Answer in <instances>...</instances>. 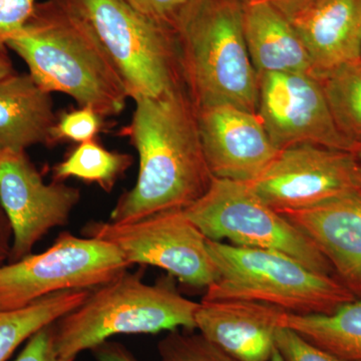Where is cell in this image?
Listing matches in <instances>:
<instances>
[{
    "label": "cell",
    "mask_w": 361,
    "mask_h": 361,
    "mask_svg": "<svg viewBox=\"0 0 361 361\" xmlns=\"http://www.w3.org/2000/svg\"><path fill=\"white\" fill-rule=\"evenodd\" d=\"M134 102L132 121L120 135L139 154V175L111 211L110 221L118 224L184 210L208 191L214 178L202 148L197 108L186 85Z\"/></svg>",
    "instance_id": "obj_1"
},
{
    "label": "cell",
    "mask_w": 361,
    "mask_h": 361,
    "mask_svg": "<svg viewBox=\"0 0 361 361\" xmlns=\"http://www.w3.org/2000/svg\"><path fill=\"white\" fill-rule=\"evenodd\" d=\"M49 92H63L104 118L121 115L128 96L96 39L54 0L35 4L32 16L6 44Z\"/></svg>",
    "instance_id": "obj_2"
},
{
    "label": "cell",
    "mask_w": 361,
    "mask_h": 361,
    "mask_svg": "<svg viewBox=\"0 0 361 361\" xmlns=\"http://www.w3.org/2000/svg\"><path fill=\"white\" fill-rule=\"evenodd\" d=\"M142 271H126L90 291L78 308L54 323L56 353L66 360L118 334H156L196 329L200 303L180 295L169 279L149 285Z\"/></svg>",
    "instance_id": "obj_3"
},
{
    "label": "cell",
    "mask_w": 361,
    "mask_h": 361,
    "mask_svg": "<svg viewBox=\"0 0 361 361\" xmlns=\"http://www.w3.org/2000/svg\"><path fill=\"white\" fill-rule=\"evenodd\" d=\"M183 80L197 109L256 113L258 73L247 49L241 0H197L178 33Z\"/></svg>",
    "instance_id": "obj_4"
},
{
    "label": "cell",
    "mask_w": 361,
    "mask_h": 361,
    "mask_svg": "<svg viewBox=\"0 0 361 361\" xmlns=\"http://www.w3.org/2000/svg\"><path fill=\"white\" fill-rule=\"evenodd\" d=\"M215 281L202 300L254 301L292 314H329L357 296L338 278L306 267L281 252L207 240Z\"/></svg>",
    "instance_id": "obj_5"
},
{
    "label": "cell",
    "mask_w": 361,
    "mask_h": 361,
    "mask_svg": "<svg viewBox=\"0 0 361 361\" xmlns=\"http://www.w3.org/2000/svg\"><path fill=\"white\" fill-rule=\"evenodd\" d=\"M80 21L111 61L128 96L157 97L185 85L178 35L123 0H54Z\"/></svg>",
    "instance_id": "obj_6"
},
{
    "label": "cell",
    "mask_w": 361,
    "mask_h": 361,
    "mask_svg": "<svg viewBox=\"0 0 361 361\" xmlns=\"http://www.w3.org/2000/svg\"><path fill=\"white\" fill-rule=\"evenodd\" d=\"M184 213L207 239L281 252L310 270L334 276L315 244L247 183L213 178L208 191Z\"/></svg>",
    "instance_id": "obj_7"
},
{
    "label": "cell",
    "mask_w": 361,
    "mask_h": 361,
    "mask_svg": "<svg viewBox=\"0 0 361 361\" xmlns=\"http://www.w3.org/2000/svg\"><path fill=\"white\" fill-rule=\"evenodd\" d=\"M130 266L108 242L63 232L42 253L0 266V310H20L59 292L94 290Z\"/></svg>",
    "instance_id": "obj_8"
},
{
    "label": "cell",
    "mask_w": 361,
    "mask_h": 361,
    "mask_svg": "<svg viewBox=\"0 0 361 361\" xmlns=\"http://www.w3.org/2000/svg\"><path fill=\"white\" fill-rule=\"evenodd\" d=\"M85 237L108 242L130 265L155 266L193 288H208L217 277L207 239L184 210L154 214L134 222H90Z\"/></svg>",
    "instance_id": "obj_9"
},
{
    "label": "cell",
    "mask_w": 361,
    "mask_h": 361,
    "mask_svg": "<svg viewBox=\"0 0 361 361\" xmlns=\"http://www.w3.org/2000/svg\"><path fill=\"white\" fill-rule=\"evenodd\" d=\"M278 212L303 210L361 190L353 152L301 144L281 149L263 174L249 183Z\"/></svg>",
    "instance_id": "obj_10"
},
{
    "label": "cell",
    "mask_w": 361,
    "mask_h": 361,
    "mask_svg": "<svg viewBox=\"0 0 361 361\" xmlns=\"http://www.w3.org/2000/svg\"><path fill=\"white\" fill-rule=\"evenodd\" d=\"M256 114L279 151L301 144L355 149L337 129L322 82L311 73H259Z\"/></svg>",
    "instance_id": "obj_11"
},
{
    "label": "cell",
    "mask_w": 361,
    "mask_h": 361,
    "mask_svg": "<svg viewBox=\"0 0 361 361\" xmlns=\"http://www.w3.org/2000/svg\"><path fill=\"white\" fill-rule=\"evenodd\" d=\"M80 200L78 188L54 180L45 184L25 151L4 149L0 155V204L13 229L8 263L30 255L51 230L66 226Z\"/></svg>",
    "instance_id": "obj_12"
},
{
    "label": "cell",
    "mask_w": 361,
    "mask_h": 361,
    "mask_svg": "<svg viewBox=\"0 0 361 361\" xmlns=\"http://www.w3.org/2000/svg\"><path fill=\"white\" fill-rule=\"evenodd\" d=\"M197 118L204 156L214 178L249 184L279 153L256 113L220 104L197 109Z\"/></svg>",
    "instance_id": "obj_13"
},
{
    "label": "cell",
    "mask_w": 361,
    "mask_h": 361,
    "mask_svg": "<svg viewBox=\"0 0 361 361\" xmlns=\"http://www.w3.org/2000/svg\"><path fill=\"white\" fill-rule=\"evenodd\" d=\"M283 14L307 49L314 77L361 61V0H305Z\"/></svg>",
    "instance_id": "obj_14"
},
{
    "label": "cell",
    "mask_w": 361,
    "mask_h": 361,
    "mask_svg": "<svg viewBox=\"0 0 361 361\" xmlns=\"http://www.w3.org/2000/svg\"><path fill=\"white\" fill-rule=\"evenodd\" d=\"M281 214L315 244L342 283L361 297V190Z\"/></svg>",
    "instance_id": "obj_15"
},
{
    "label": "cell",
    "mask_w": 361,
    "mask_h": 361,
    "mask_svg": "<svg viewBox=\"0 0 361 361\" xmlns=\"http://www.w3.org/2000/svg\"><path fill=\"white\" fill-rule=\"evenodd\" d=\"M284 310L244 300H202L195 315L202 336L237 361H269Z\"/></svg>",
    "instance_id": "obj_16"
},
{
    "label": "cell",
    "mask_w": 361,
    "mask_h": 361,
    "mask_svg": "<svg viewBox=\"0 0 361 361\" xmlns=\"http://www.w3.org/2000/svg\"><path fill=\"white\" fill-rule=\"evenodd\" d=\"M56 123L51 92L39 87L30 73L16 71L0 80V144L4 149L56 146Z\"/></svg>",
    "instance_id": "obj_17"
},
{
    "label": "cell",
    "mask_w": 361,
    "mask_h": 361,
    "mask_svg": "<svg viewBox=\"0 0 361 361\" xmlns=\"http://www.w3.org/2000/svg\"><path fill=\"white\" fill-rule=\"evenodd\" d=\"M244 35L257 73H304L312 63L290 21L267 0L243 2Z\"/></svg>",
    "instance_id": "obj_18"
},
{
    "label": "cell",
    "mask_w": 361,
    "mask_h": 361,
    "mask_svg": "<svg viewBox=\"0 0 361 361\" xmlns=\"http://www.w3.org/2000/svg\"><path fill=\"white\" fill-rule=\"evenodd\" d=\"M280 326L294 330L332 355L361 361V298L344 303L329 314L285 312Z\"/></svg>",
    "instance_id": "obj_19"
},
{
    "label": "cell",
    "mask_w": 361,
    "mask_h": 361,
    "mask_svg": "<svg viewBox=\"0 0 361 361\" xmlns=\"http://www.w3.org/2000/svg\"><path fill=\"white\" fill-rule=\"evenodd\" d=\"M92 290H68L44 297L25 307L0 310V361H6L39 330L78 308Z\"/></svg>",
    "instance_id": "obj_20"
},
{
    "label": "cell",
    "mask_w": 361,
    "mask_h": 361,
    "mask_svg": "<svg viewBox=\"0 0 361 361\" xmlns=\"http://www.w3.org/2000/svg\"><path fill=\"white\" fill-rule=\"evenodd\" d=\"M134 163L130 154L110 151L97 140L80 142L71 149L65 160L52 168V180L65 182L68 178L97 184L106 193Z\"/></svg>",
    "instance_id": "obj_21"
},
{
    "label": "cell",
    "mask_w": 361,
    "mask_h": 361,
    "mask_svg": "<svg viewBox=\"0 0 361 361\" xmlns=\"http://www.w3.org/2000/svg\"><path fill=\"white\" fill-rule=\"evenodd\" d=\"M337 129L355 147L361 142V61L317 78Z\"/></svg>",
    "instance_id": "obj_22"
},
{
    "label": "cell",
    "mask_w": 361,
    "mask_h": 361,
    "mask_svg": "<svg viewBox=\"0 0 361 361\" xmlns=\"http://www.w3.org/2000/svg\"><path fill=\"white\" fill-rule=\"evenodd\" d=\"M161 361H237L201 334L169 332L158 343Z\"/></svg>",
    "instance_id": "obj_23"
},
{
    "label": "cell",
    "mask_w": 361,
    "mask_h": 361,
    "mask_svg": "<svg viewBox=\"0 0 361 361\" xmlns=\"http://www.w3.org/2000/svg\"><path fill=\"white\" fill-rule=\"evenodd\" d=\"M103 120L104 116L90 106L71 109L58 116L56 139L59 142L70 141L78 144L96 140L104 128Z\"/></svg>",
    "instance_id": "obj_24"
},
{
    "label": "cell",
    "mask_w": 361,
    "mask_h": 361,
    "mask_svg": "<svg viewBox=\"0 0 361 361\" xmlns=\"http://www.w3.org/2000/svg\"><path fill=\"white\" fill-rule=\"evenodd\" d=\"M123 1L178 35L197 0H123Z\"/></svg>",
    "instance_id": "obj_25"
},
{
    "label": "cell",
    "mask_w": 361,
    "mask_h": 361,
    "mask_svg": "<svg viewBox=\"0 0 361 361\" xmlns=\"http://www.w3.org/2000/svg\"><path fill=\"white\" fill-rule=\"evenodd\" d=\"M275 341L285 361H351L318 348L287 327L280 326L277 329Z\"/></svg>",
    "instance_id": "obj_26"
},
{
    "label": "cell",
    "mask_w": 361,
    "mask_h": 361,
    "mask_svg": "<svg viewBox=\"0 0 361 361\" xmlns=\"http://www.w3.org/2000/svg\"><path fill=\"white\" fill-rule=\"evenodd\" d=\"M37 0H0V49L20 32L33 13Z\"/></svg>",
    "instance_id": "obj_27"
},
{
    "label": "cell",
    "mask_w": 361,
    "mask_h": 361,
    "mask_svg": "<svg viewBox=\"0 0 361 361\" xmlns=\"http://www.w3.org/2000/svg\"><path fill=\"white\" fill-rule=\"evenodd\" d=\"M14 361H75L61 357L54 339V323L33 334Z\"/></svg>",
    "instance_id": "obj_28"
},
{
    "label": "cell",
    "mask_w": 361,
    "mask_h": 361,
    "mask_svg": "<svg viewBox=\"0 0 361 361\" xmlns=\"http://www.w3.org/2000/svg\"><path fill=\"white\" fill-rule=\"evenodd\" d=\"M97 361H140L120 342L106 341L92 349Z\"/></svg>",
    "instance_id": "obj_29"
},
{
    "label": "cell",
    "mask_w": 361,
    "mask_h": 361,
    "mask_svg": "<svg viewBox=\"0 0 361 361\" xmlns=\"http://www.w3.org/2000/svg\"><path fill=\"white\" fill-rule=\"evenodd\" d=\"M13 245V229L1 204H0V266L11 256Z\"/></svg>",
    "instance_id": "obj_30"
},
{
    "label": "cell",
    "mask_w": 361,
    "mask_h": 361,
    "mask_svg": "<svg viewBox=\"0 0 361 361\" xmlns=\"http://www.w3.org/2000/svg\"><path fill=\"white\" fill-rule=\"evenodd\" d=\"M16 73L7 49H0V80Z\"/></svg>",
    "instance_id": "obj_31"
},
{
    "label": "cell",
    "mask_w": 361,
    "mask_h": 361,
    "mask_svg": "<svg viewBox=\"0 0 361 361\" xmlns=\"http://www.w3.org/2000/svg\"><path fill=\"white\" fill-rule=\"evenodd\" d=\"M267 1L279 9L282 13H284L291 9L292 7L298 6L299 4L305 1V0H267Z\"/></svg>",
    "instance_id": "obj_32"
},
{
    "label": "cell",
    "mask_w": 361,
    "mask_h": 361,
    "mask_svg": "<svg viewBox=\"0 0 361 361\" xmlns=\"http://www.w3.org/2000/svg\"><path fill=\"white\" fill-rule=\"evenodd\" d=\"M355 154L356 161L358 163V167H360V177H361V142L355 147V149L353 152Z\"/></svg>",
    "instance_id": "obj_33"
},
{
    "label": "cell",
    "mask_w": 361,
    "mask_h": 361,
    "mask_svg": "<svg viewBox=\"0 0 361 361\" xmlns=\"http://www.w3.org/2000/svg\"><path fill=\"white\" fill-rule=\"evenodd\" d=\"M269 361H285L283 356L281 355V353L278 351L277 348H275L274 353H273L272 356Z\"/></svg>",
    "instance_id": "obj_34"
},
{
    "label": "cell",
    "mask_w": 361,
    "mask_h": 361,
    "mask_svg": "<svg viewBox=\"0 0 361 361\" xmlns=\"http://www.w3.org/2000/svg\"><path fill=\"white\" fill-rule=\"evenodd\" d=\"M4 149H4V146H2L1 144H0V155H1L2 153H4Z\"/></svg>",
    "instance_id": "obj_35"
},
{
    "label": "cell",
    "mask_w": 361,
    "mask_h": 361,
    "mask_svg": "<svg viewBox=\"0 0 361 361\" xmlns=\"http://www.w3.org/2000/svg\"><path fill=\"white\" fill-rule=\"evenodd\" d=\"M241 1H243V2H244V1H246V0H241Z\"/></svg>",
    "instance_id": "obj_36"
}]
</instances>
